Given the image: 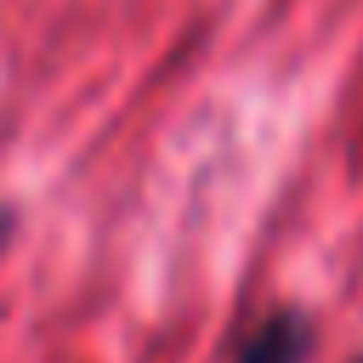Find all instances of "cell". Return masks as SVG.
Segmentation results:
<instances>
[{
	"mask_svg": "<svg viewBox=\"0 0 363 363\" xmlns=\"http://www.w3.org/2000/svg\"><path fill=\"white\" fill-rule=\"evenodd\" d=\"M312 357V318L301 306H272L250 323L233 363H306Z\"/></svg>",
	"mask_w": 363,
	"mask_h": 363,
	"instance_id": "cell-1",
	"label": "cell"
},
{
	"mask_svg": "<svg viewBox=\"0 0 363 363\" xmlns=\"http://www.w3.org/2000/svg\"><path fill=\"white\" fill-rule=\"evenodd\" d=\"M357 363H363V357H357Z\"/></svg>",
	"mask_w": 363,
	"mask_h": 363,
	"instance_id": "cell-2",
	"label": "cell"
}]
</instances>
